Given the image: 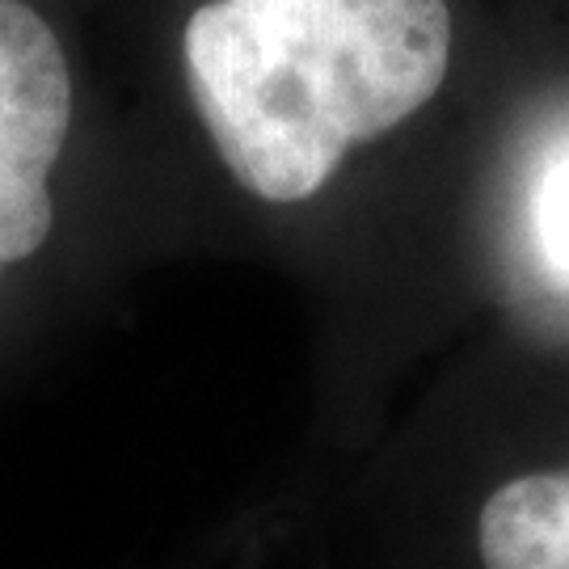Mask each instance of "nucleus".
<instances>
[{"instance_id": "obj_3", "label": "nucleus", "mask_w": 569, "mask_h": 569, "mask_svg": "<svg viewBox=\"0 0 569 569\" xmlns=\"http://www.w3.org/2000/svg\"><path fill=\"white\" fill-rule=\"evenodd\" d=\"M486 569H569V468L498 486L477 515Z\"/></svg>"}, {"instance_id": "obj_4", "label": "nucleus", "mask_w": 569, "mask_h": 569, "mask_svg": "<svg viewBox=\"0 0 569 569\" xmlns=\"http://www.w3.org/2000/svg\"><path fill=\"white\" fill-rule=\"evenodd\" d=\"M531 216H536V241L545 262L569 283V143L545 164Z\"/></svg>"}, {"instance_id": "obj_2", "label": "nucleus", "mask_w": 569, "mask_h": 569, "mask_svg": "<svg viewBox=\"0 0 569 569\" xmlns=\"http://www.w3.org/2000/svg\"><path fill=\"white\" fill-rule=\"evenodd\" d=\"M68 131L72 72L51 21L26 0H0V287L51 237V169Z\"/></svg>"}, {"instance_id": "obj_1", "label": "nucleus", "mask_w": 569, "mask_h": 569, "mask_svg": "<svg viewBox=\"0 0 569 569\" xmlns=\"http://www.w3.org/2000/svg\"><path fill=\"white\" fill-rule=\"evenodd\" d=\"M186 84L228 173L305 203L443 89L448 0H211L182 30Z\"/></svg>"}]
</instances>
